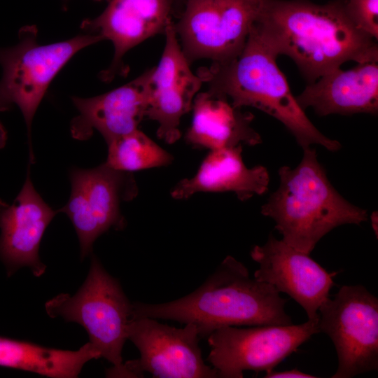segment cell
<instances>
[{
	"instance_id": "6da1fadb",
	"label": "cell",
	"mask_w": 378,
	"mask_h": 378,
	"mask_svg": "<svg viewBox=\"0 0 378 378\" xmlns=\"http://www.w3.org/2000/svg\"><path fill=\"white\" fill-rule=\"evenodd\" d=\"M253 29L276 56L291 58L308 84L348 61L378 62L377 40L353 22L344 0H265Z\"/></svg>"
},
{
	"instance_id": "7a4b0ae2",
	"label": "cell",
	"mask_w": 378,
	"mask_h": 378,
	"mask_svg": "<svg viewBox=\"0 0 378 378\" xmlns=\"http://www.w3.org/2000/svg\"><path fill=\"white\" fill-rule=\"evenodd\" d=\"M288 300L272 285L251 278L248 269L231 255L195 290L161 303H132V317L194 323L200 337L224 326H288Z\"/></svg>"
},
{
	"instance_id": "3957f363",
	"label": "cell",
	"mask_w": 378,
	"mask_h": 378,
	"mask_svg": "<svg viewBox=\"0 0 378 378\" xmlns=\"http://www.w3.org/2000/svg\"><path fill=\"white\" fill-rule=\"evenodd\" d=\"M276 57L252 27L236 57L201 68L197 76L208 84V91L230 99L234 107L251 106L278 120L302 148L318 144L330 151L340 150L341 144L323 135L300 106Z\"/></svg>"
},
{
	"instance_id": "277c9868",
	"label": "cell",
	"mask_w": 378,
	"mask_h": 378,
	"mask_svg": "<svg viewBox=\"0 0 378 378\" xmlns=\"http://www.w3.org/2000/svg\"><path fill=\"white\" fill-rule=\"evenodd\" d=\"M302 149L298 166L279 168V186L262 206L261 214L274 220L284 242L309 255L332 230L344 224L360 225L368 220V213L333 187L315 149Z\"/></svg>"
},
{
	"instance_id": "5b68a950",
	"label": "cell",
	"mask_w": 378,
	"mask_h": 378,
	"mask_svg": "<svg viewBox=\"0 0 378 378\" xmlns=\"http://www.w3.org/2000/svg\"><path fill=\"white\" fill-rule=\"evenodd\" d=\"M37 38V27L25 25L18 31L16 44L0 48V112L20 108L27 126L31 163L32 121L50 83L74 55L102 41L88 33L48 45L39 44Z\"/></svg>"
},
{
	"instance_id": "8992f818",
	"label": "cell",
	"mask_w": 378,
	"mask_h": 378,
	"mask_svg": "<svg viewBox=\"0 0 378 378\" xmlns=\"http://www.w3.org/2000/svg\"><path fill=\"white\" fill-rule=\"evenodd\" d=\"M45 307L51 318L60 316L83 326L101 357L113 365L111 370L122 367L132 303L94 254L87 278L77 293H60L46 302Z\"/></svg>"
},
{
	"instance_id": "52a82bcc",
	"label": "cell",
	"mask_w": 378,
	"mask_h": 378,
	"mask_svg": "<svg viewBox=\"0 0 378 378\" xmlns=\"http://www.w3.org/2000/svg\"><path fill=\"white\" fill-rule=\"evenodd\" d=\"M318 329L335 345L338 367L332 378L378 369V299L363 286H342L318 309Z\"/></svg>"
},
{
	"instance_id": "ba28073f",
	"label": "cell",
	"mask_w": 378,
	"mask_h": 378,
	"mask_svg": "<svg viewBox=\"0 0 378 378\" xmlns=\"http://www.w3.org/2000/svg\"><path fill=\"white\" fill-rule=\"evenodd\" d=\"M265 0H186L176 26L190 60L225 62L244 48Z\"/></svg>"
},
{
	"instance_id": "9c48e42d",
	"label": "cell",
	"mask_w": 378,
	"mask_h": 378,
	"mask_svg": "<svg viewBox=\"0 0 378 378\" xmlns=\"http://www.w3.org/2000/svg\"><path fill=\"white\" fill-rule=\"evenodd\" d=\"M69 179V200L58 211L71 221L83 260L92 254L93 244L100 235L111 228L125 227L120 204L133 200L138 188L132 172L114 169L105 162L92 169L72 168Z\"/></svg>"
},
{
	"instance_id": "30bf717a",
	"label": "cell",
	"mask_w": 378,
	"mask_h": 378,
	"mask_svg": "<svg viewBox=\"0 0 378 378\" xmlns=\"http://www.w3.org/2000/svg\"><path fill=\"white\" fill-rule=\"evenodd\" d=\"M318 320L299 325L219 328L208 336L207 361L218 377L241 378L245 370L267 373L320 332Z\"/></svg>"
},
{
	"instance_id": "8fae6325",
	"label": "cell",
	"mask_w": 378,
	"mask_h": 378,
	"mask_svg": "<svg viewBox=\"0 0 378 378\" xmlns=\"http://www.w3.org/2000/svg\"><path fill=\"white\" fill-rule=\"evenodd\" d=\"M197 327L192 323L176 328L148 317H132L127 340L139 349L138 360H129L110 377H139L144 372L159 378H214L217 371L205 364L199 346Z\"/></svg>"
},
{
	"instance_id": "7c38bea8",
	"label": "cell",
	"mask_w": 378,
	"mask_h": 378,
	"mask_svg": "<svg viewBox=\"0 0 378 378\" xmlns=\"http://www.w3.org/2000/svg\"><path fill=\"white\" fill-rule=\"evenodd\" d=\"M251 258L259 264L253 277L288 294L306 312L308 319L318 320V309L335 285L329 273L304 253L277 239L272 233L262 246H254Z\"/></svg>"
},
{
	"instance_id": "4fadbf2b",
	"label": "cell",
	"mask_w": 378,
	"mask_h": 378,
	"mask_svg": "<svg viewBox=\"0 0 378 378\" xmlns=\"http://www.w3.org/2000/svg\"><path fill=\"white\" fill-rule=\"evenodd\" d=\"M164 34L162 57L158 65L151 69L148 79L146 117L158 122V136L171 144L180 139L181 118L192 108L203 82L191 71L173 23Z\"/></svg>"
},
{
	"instance_id": "5bb4252c",
	"label": "cell",
	"mask_w": 378,
	"mask_h": 378,
	"mask_svg": "<svg viewBox=\"0 0 378 378\" xmlns=\"http://www.w3.org/2000/svg\"><path fill=\"white\" fill-rule=\"evenodd\" d=\"M104 10L80 24L84 33L111 41L114 56L100 78L111 82L128 71L124 55L132 48L158 34L164 33L172 23V0H108Z\"/></svg>"
},
{
	"instance_id": "9a60e30c",
	"label": "cell",
	"mask_w": 378,
	"mask_h": 378,
	"mask_svg": "<svg viewBox=\"0 0 378 378\" xmlns=\"http://www.w3.org/2000/svg\"><path fill=\"white\" fill-rule=\"evenodd\" d=\"M58 212L34 188L29 167L25 182L13 202L7 204L0 199V260L8 276L22 267H28L37 277L44 274L46 266L39 258V246Z\"/></svg>"
},
{
	"instance_id": "2e32d148",
	"label": "cell",
	"mask_w": 378,
	"mask_h": 378,
	"mask_svg": "<svg viewBox=\"0 0 378 378\" xmlns=\"http://www.w3.org/2000/svg\"><path fill=\"white\" fill-rule=\"evenodd\" d=\"M150 70L106 93L89 98L73 97L78 114L71 121L72 136L88 140L97 131L108 144L137 130L146 117Z\"/></svg>"
},
{
	"instance_id": "e0dca14e",
	"label": "cell",
	"mask_w": 378,
	"mask_h": 378,
	"mask_svg": "<svg viewBox=\"0 0 378 378\" xmlns=\"http://www.w3.org/2000/svg\"><path fill=\"white\" fill-rule=\"evenodd\" d=\"M304 110L312 107L319 116L378 112L377 62L332 70L307 85L295 97Z\"/></svg>"
},
{
	"instance_id": "ac0fdd59",
	"label": "cell",
	"mask_w": 378,
	"mask_h": 378,
	"mask_svg": "<svg viewBox=\"0 0 378 378\" xmlns=\"http://www.w3.org/2000/svg\"><path fill=\"white\" fill-rule=\"evenodd\" d=\"M242 145L211 150L196 174L180 181L171 192L176 200L187 199L200 192H232L241 201L268 190L270 174L266 167L248 168L242 160Z\"/></svg>"
},
{
	"instance_id": "d6986e66",
	"label": "cell",
	"mask_w": 378,
	"mask_h": 378,
	"mask_svg": "<svg viewBox=\"0 0 378 378\" xmlns=\"http://www.w3.org/2000/svg\"><path fill=\"white\" fill-rule=\"evenodd\" d=\"M192 109V121L186 139L194 148L211 150L262 142L259 134L251 126L253 114L241 112L225 97L209 91L198 93Z\"/></svg>"
},
{
	"instance_id": "ffe728a7",
	"label": "cell",
	"mask_w": 378,
	"mask_h": 378,
	"mask_svg": "<svg viewBox=\"0 0 378 378\" xmlns=\"http://www.w3.org/2000/svg\"><path fill=\"white\" fill-rule=\"evenodd\" d=\"M100 358L90 342L77 351H68L0 336V366L48 377H78L87 362Z\"/></svg>"
},
{
	"instance_id": "44dd1931",
	"label": "cell",
	"mask_w": 378,
	"mask_h": 378,
	"mask_svg": "<svg viewBox=\"0 0 378 378\" xmlns=\"http://www.w3.org/2000/svg\"><path fill=\"white\" fill-rule=\"evenodd\" d=\"M105 163L123 172L159 167L169 164L172 155L139 129L114 139L107 144Z\"/></svg>"
},
{
	"instance_id": "7402d4cb",
	"label": "cell",
	"mask_w": 378,
	"mask_h": 378,
	"mask_svg": "<svg viewBox=\"0 0 378 378\" xmlns=\"http://www.w3.org/2000/svg\"><path fill=\"white\" fill-rule=\"evenodd\" d=\"M353 22L375 40L378 38V0H344Z\"/></svg>"
},
{
	"instance_id": "603a6c76",
	"label": "cell",
	"mask_w": 378,
	"mask_h": 378,
	"mask_svg": "<svg viewBox=\"0 0 378 378\" xmlns=\"http://www.w3.org/2000/svg\"><path fill=\"white\" fill-rule=\"evenodd\" d=\"M265 378H315L316 376L304 373L298 369H293L283 372L272 370L265 374Z\"/></svg>"
},
{
	"instance_id": "cb8c5ba5",
	"label": "cell",
	"mask_w": 378,
	"mask_h": 378,
	"mask_svg": "<svg viewBox=\"0 0 378 378\" xmlns=\"http://www.w3.org/2000/svg\"><path fill=\"white\" fill-rule=\"evenodd\" d=\"M6 141L7 132L2 123L0 122V149L3 148L6 146Z\"/></svg>"
},
{
	"instance_id": "d4e9b609",
	"label": "cell",
	"mask_w": 378,
	"mask_h": 378,
	"mask_svg": "<svg viewBox=\"0 0 378 378\" xmlns=\"http://www.w3.org/2000/svg\"><path fill=\"white\" fill-rule=\"evenodd\" d=\"M372 218V227L376 233V235L377 236V212H374L372 215L371 216Z\"/></svg>"
},
{
	"instance_id": "484cf974",
	"label": "cell",
	"mask_w": 378,
	"mask_h": 378,
	"mask_svg": "<svg viewBox=\"0 0 378 378\" xmlns=\"http://www.w3.org/2000/svg\"><path fill=\"white\" fill-rule=\"evenodd\" d=\"M95 1H108V0H95Z\"/></svg>"
}]
</instances>
